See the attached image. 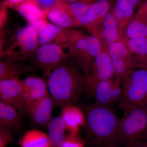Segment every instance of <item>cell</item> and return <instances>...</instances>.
<instances>
[{
	"mask_svg": "<svg viewBox=\"0 0 147 147\" xmlns=\"http://www.w3.org/2000/svg\"><path fill=\"white\" fill-rule=\"evenodd\" d=\"M134 7L135 9L139 8L143 5V0H125Z\"/></svg>",
	"mask_w": 147,
	"mask_h": 147,
	"instance_id": "cell-35",
	"label": "cell"
},
{
	"mask_svg": "<svg viewBox=\"0 0 147 147\" xmlns=\"http://www.w3.org/2000/svg\"><path fill=\"white\" fill-rule=\"evenodd\" d=\"M14 9L28 23L47 18V13L40 8L34 0H25Z\"/></svg>",
	"mask_w": 147,
	"mask_h": 147,
	"instance_id": "cell-26",
	"label": "cell"
},
{
	"mask_svg": "<svg viewBox=\"0 0 147 147\" xmlns=\"http://www.w3.org/2000/svg\"><path fill=\"white\" fill-rule=\"evenodd\" d=\"M63 1L67 2H73L77 1L78 0H63Z\"/></svg>",
	"mask_w": 147,
	"mask_h": 147,
	"instance_id": "cell-39",
	"label": "cell"
},
{
	"mask_svg": "<svg viewBox=\"0 0 147 147\" xmlns=\"http://www.w3.org/2000/svg\"><path fill=\"white\" fill-rule=\"evenodd\" d=\"M39 46L38 34L28 25L11 35L1 58L26 62L32 59Z\"/></svg>",
	"mask_w": 147,
	"mask_h": 147,
	"instance_id": "cell-4",
	"label": "cell"
},
{
	"mask_svg": "<svg viewBox=\"0 0 147 147\" xmlns=\"http://www.w3.org/2000/svg\"><path fill=\"white\" fill-rule=\"evenodd\" d=\"M24 114L10 105L0 101V125L9 127L13 132L21 131L24 125Z\"/></svg>",
	"mask_w": 147,
	"mask_h": 147,
	"instance_id": "cell-19",
	"label": "cell"
},
{
	"mask_svg": "<svg viewBox=\"0 0 147 147\" xmlns=\"http://www.w3.org/2000/svg\"><path fill=\"white\" fill-rule=\"evenodd\" d=\"M108 50L115 69V77H118L121 83L127 74L139 69L128 47L121 40L110 44Z\"/></svg>",
	"mask_w": 147,
	"mask_h": 147,
	"instance_id": "cell-8",
	"label": "cell"
},
{
	"mask_svg": "<svg viewBox=\"0 0 147 147\" xmlns=\"http://www.w3.org/2000/svg\"><path fill=\"white\" fill-rule=\"evenodd\" d=\"M146 1H147V0H146Z\"/></svg>",
	"mask_w": 147,
	"mask_h": 147,
	"instance_id": "cell-41",
	"label": "cell"
},
{
	"mask_svg": "<svg viewBox=\"0 0 147 147\" xmlns=\"http://www.w3.org/2000/svg\"><path fill=\"white\" fill-rule=\"evenodd\" d=\"M118 134L119 146L128 147L147 140V107L137 106L123 111Z\"/></svg>",
	"mask_w": 147,
	"mask_h": 147,
	"instance_id": "cell-3",
	"label": "cell"
},
{
	"mask_svg": "<svg viewBox=\"0 0 147 147\" xmlns=\"http://www.w3.org/2000/svg\"><path fill=\"white\" fill-rule=\"evenodd\" d=\"M0 99L22 114H27L26 104L19 79L0 80Z\"/></svg>",
	"mask_w": 147,
	"mask_h": 147,
	"instance_id": "cell-11",
	"label": "cell"
},
{
	"mask_svg": "<svg viewBox=\"0 0 147 147\" xmlns=\"http://www.w3.org/2000/svg\"><path fill=\"white\" fill-rule=\"evenodd\" d=\"M75 30L63 28L48 22L38 35L40 46L48 43L59 45L68 44Z\"/></svg>",
	"mask_w": 147,
	"mask_h": 147,
	"instance_id": "cell-15",
	"label": "cell"
},
{
	"mask_svg": "<svg viewBox=\"0 0 147 147\" xmlns=\"http://www.w3.org/2000/svg\"><path fill=\"white\" fill-rule=\"evenodd\" d=\"M95 1L96 0H82V1L91 4Z\"/></svg>",
	"mask_w": 147,
	"mask_h": 147,
	"instance_id": "cell-37",
	"label": "cell"
},
{
	"mask_svg": "<svg viewBox=\"0 0 147 147\" xmlns=\"http://www.w3.org/2000/svg\"><path fill=\"white\" fill-rule=\"evenodd\" d=\"M137 61L139 69H147V37L121 39Z\"/></svg>",
	"mask_w": 147,
	"mask_h": 147,
	"instance_id": "cell-22",
	"label": "cell"
},
{
	"mask_svg": "<svg viewBox=\"0 0 147 147\" xmlns=\"http://www.w3.org/2000/svg\"><path fill=\"white\" fill-rule=\"evenodd\" d=\"M86 35L81 31L75 30L72 38L68 43L70 59L77 63L86 78L95 59L88 47Z\"/></svg>",
	"mask_w": 147,
	"mask_h": 147,
	"instance_id": "cell-9",
	"label": "cell"
},
{
	"mask_svg": "<svg viewBox=\"0 0 147 147\" xmlns=\"http://www.w3.org/2000/svg\"><path fill=\"white\" fill-rule=\"evenodd\" d=\"M46 82L55 106L62 108L78 102L84 91L86 79L77 63L68 59L51 71Z\"/></svg>",
	"mask_w": 147,
	"mask_h": 147,
	"instance_id": "cell-1",
	"label": "cell"
},
{
	"mask_svg": "<svg viewBox=\"0 0 147 147\" xmlns=\"http://www.w3.org/2000/svg\"><path fill=\"white\" fill-rule=\"evenodd\" d=\"M129 147H147V140L136 142Z\"/></svg>",
	"mask_w": 147,
	"mask_h": 147,
	"instance_id": "cell-36",
	"label": "cell"
},
{
	"mask_svg": "<svg viewBox=\"0 0 147 147\" xmlns=\"http://www.w3.org/2000/svg\"><path fill=\"white\" fill-rule=\"evenodd\" d=\"M25 0H4L3 1L7 5L8 7L15 9L17 6L24 1Z\"/></svg>",
	"mask_w": 147,
	"mask_h": 147,
	"instance_id": "cell-34",
	"label": "cell"
},
{
	"mask_svg": "<svg viewBox=\"0 0 147 147\" xmlns=\"http://www.w3.org/2000/svg\"><path fill=\"white\" fill-rule=\"evenodd\" d=\"M135 10L134 7L125 0L116 1L112 11L117 21L121 39L134 17Z\"/></svg>",
	"mask_w": 147,
	"mask_h": 147,
	"instance_id": "cell-20",
	"label": "cell"
},
{
	"mask_svg": "<svg viewBox=\"0 0 147 147\" xmlns=\"http://www.w3.org/2000/svg\"><path fill=\"white\" fill-rule=\"evenodd\" d=\"M21 84L27 108L50 94L47 82L39 76H28Z\"/></svg>",
	"mask_w": 147,
	"mask_h": 147,
	"instance_id": "cell-12",
	"label": "cell"
},
{
	"mask_svg": "<svg viewBox=\"0 0 147 147\" xmlns=\"http://www.w3.org/2000/svg\"><path fill=\"white\" fill-rule=\"evenodd\" d=\"M60 115L68 132L80 133L81 128L85 127L86 123L85 113L75 104L62 107Z\"/></svg>",
	"mask_w": 147,
	"mask_h": 147,
	"instance_id": "cell-16",
	"label": "cell"
},
{
	"mask_svg": "<svg viewBox=\"0 0 147 147\" xmlns=\"http://www.w3.org/2000/svg\"><path fill=\"white\" fill-rule=\"evenodd\" d=\"M54 101L50 95L27 108V114L32 123L39 126H47L53 115Z\"/></svg>",
	"mask_w": 147,
	"mask_h": 147,
	"instance_id": "cell-14",
	"label": "cell"
},
{
	"mask_svg": "<svg viewBox=\"0 0 147 147\" xmlns=\"http://www.w3.org/2000/svg\"><path fill=\"white\" fill-rule=\"evenodd\" d=\"M123 97L118 106L122 111L147 103V69H137L125 77L121 83Z\"/></svg>",
	"mask_w": 147,
	"mask_h": 147,
	"instance_id": "cell-5",
	"label": "cell"
},
{
	"mask_svg": "<svg viewBox=\"0 0 147 147\" xmlns=\"http://www.w3.org/2000/svg\"><path fill=\"white\" fill-rule=\"evenodd\" d=\"M8 6L4 1L1 3L0 10V28L3 29L7 20V8Z\"/></svg>",
	"mask_w": 147,
	"mask_h": 147,
	"instance_id": "cell-31",
	"label": "cell"
},
{
	"mask_svg": "<svg viewBox=\"0 0 147 147\" xmlns=\"http://www.w3.org/2000/svg\"><path fill=\"white\" fill-rule=\"evenodd\" d=\"M34 67L22 61L2 59L0 62V80L18 79L24 73L33 71Z\"/></svg>",
	"mask_w": 147,
	"mask_h": 147,
	"instance_id": "cell-17",
	"label": "cell"
},
{
	"mask_svg": "<svg viewBox=\"0 0 147 147\" xmlns=\"http://www.w3.org/2000/svg\"><path fill=\"white\" fill-rule=\"evenodd\" d=\"M135 13L147 20V1L143 4Z\"/></svg>",
	"mask_w": 147,
	"mask_h": 147,
	"instance_id": "cell-33",
	"label": "cell"
},
{
	"mask_svg": "<svg viewBox=\"0 0 147 147\" xmlns=\"http://www.w3.org/2000/svg\"><path fill=\"white\" fill-rule=\"evenodd\" d=\"M90 33L98 38L102 46L106 47L113 42L121 40L118 24L112 10L107 14L102 23Z\"/></svg>",
	"mask_w": 147,
	"mask_h": 147,
	"instance_id": "cell-13",
	"label": "cell"
},
{
	"mask_svg": "<svg viewBox=\"0 0 147 147\" xmlns=\"http://www.w3.org/2000/svg\"><path fill=\"white\" fill-rule=\"evenodd\" d=\"M47 18L53 24L66 28H76L72 18L58 0L57 5L47 11Z\"/></svg>",
	"mask_w": 147,
	"mask_h": 147,
	"instance_id": "cell-24",
	"label": "cell"
},
{
	"mask_svg": "<svg viewBox=\"0 0 147 147\" xmlns=\"http://www.w3.org/2000/svg\"><path fill=\"white\" fill-rule=\"evenodd\" d=\"M86 140L83 139L80 133L66 134L63 143L60 147H85Z\"/></svg>",
	"mask_w": 147,
	"mask_h": 147,
	"instance_id": "cell-28",
	"label": "cell"
},
{
	"mask_svg": "<svg viewBox=\"0 0 147 147\" xmlns=\"http://www.w3.org/2000/svg\"><path fill=\"white\" fill-rule=\"evenodd\" d=\"M147 37V20L135 13L121 39Z\"/></svg>",
	"mask_w": 147,
	"mask_h": 147,
	"instance_id": "cell-27",
	"label": "cell"
},
{
	"mask_svg": "<svg viewBox=\"0 0 147 147\" xmlns=\"http://www.w3.org/2000/svg\"><path fill=\"white\" fill-rule=\"evenodd\" d=\"M47 23L48 22L47 18H45L32 23H28V25L34 29L36 32L39 35L40 33L42 30V29L44 28Z\"/></svg>",
	"mask_w": 147,
	"mask_h": 147,
	"instance_id": "cell-32",
	"label": "cell"
},
{
	"mask_svg": "<svg viewBox=\"0 0 147 147\" xmlns=\"http://www.w3.org/2000/svg\"><path fill=\"white\" fill-rule=\"evenodd\" d=\"M61 3L71 16L76 28L87 29V14L90 5L81 1L67 2L60 0Z\"/></svg>",
	"mask_w": 147,
	"mask_h": 147,
	"instance_id": "cell-21",
	"label": "cell"
},
{
	"mask_svg": "<svg viewBox=\"0 0 147 147\" xmlns=\"http://www.w3.org/2000/svg\"><path fill=\"white\" fill-rule=\"evenodd\" d=\"M85 134L89 147L119 146L118 134L120 119L113 107L91 103L85 108Z\"/></svg>",
	"mask_w": 147,
	"mask_h": 147,
	"instance_id": "cell-2",
	"label": "cell"
},
{
	"mask_svg": "<svg viewBox=\"0 0 147 147\" xmlns=\"http://www.w3.org/2000/svg\"><path fill=\"white\" fill-rule=\"evenodd\" d=\"M13 131L11 129L0 125V147H7L14 141Z\"/></svg>",
	"mask_w": 147,
	"mask_h": 147,
	"instance_id": "cell-29",
	"label": "cell"
},
{
	"mask_svg": "<svg viewBox=\"0 0 147 147\" xmlns=\"http://www.w3.org/2000/svg\"><path fill=\"white\" fill-rule=\"evenodd\" d=\"M51 147H60L65 137V125L60 115L53 118L46 126Z\"/></svg>",
	"mask_w": 147,
	"mask_h": 147,
	"instance_id": "cell-23",
	"label": "cell"
},
{
	"mask_svg": "<svg viewBox=\"0 0 147 147\" xmlns=\"http://www.w3.org/2000/svg\"><path fill=\"white\" fill-rule=\"evenodd\" d=\"M32 59L47 79L51 71L63 61L70 59L68 44L59 45L48 43L40 45Z\"/></svg>",
	"mask_w": 147,
	"mask_h": 147,
	"instance_id": "cell-6",
	"label": "cell"
},
{
	"mask_svg": "<svg viewBox=\"0 0 147 147\" xmlns=\"http://www.w3.org/2000/svg\"><path fill=\"white\" fill-rule=\"evenodd\" d=\"M111 10L109 0H96L91 4L87 14V29L89 32L101 24Z\"/></svg>",
	"mask_w": 147,
	"mask_h": 147,
	"instance_id": "cell-18",
	"label": "cell"
},
{
	"mask_svg": "<svg viewBox=\"0 0 147 147\" xmlns=\"http://www.w3.org/2000/svg\"><path fill=\"white\" fill-rule=\"evenodd\" d=\"M105 147H123L121 146H117V145H109V146H106Z\"/></svg>",
	"mask_w": 147,
	"mask_h": 147,
	"instance_id": "cell-38",
	"label": "cell"
},
{
	"mask_svg": "<svg viewBox=\"0 0 147 147\" xmlns=\"http://www.w3.org/2000/svg\"><path fill=\"white\" fill-rule=\"evenodd\" d=\"M115 77V69L109 53L108 47L103 46L91 65L86 77L84 91L91 96L98 84Z\"/></svg>",
	"mask_w": 147,
	"mask_h": 147,
	"instance_id": "cell-7",
	"label": "cell"
},
{
	"mask_svg": "<svg viewBox=\"0 0 147 147\" xmlns=\"http://www.w3.org/2000/svg\"><path fill=\"white\" fill-rule=\"evenodd\" d=\"M38 7L47 13L50 9L57 5L58 0H34Z\"/></svg>",
	"mask_w": 147,
	"mask_h": 147,
	"instance_id": "cell-30",
	"label": "cell"
},
{
	"mask_svg": "<svg viewBox=\"0 0 147 147\" xmlns=\"http://www.w3.org/2000/svg\"><path fill=\"white\" fill-rule=\"evenodd\" d=\"M18 144L20 147H51L48 134L37 129L26 131Z\"/></svg>",
	"mask_w": 147,
	"mask_h": 147,
	"instance_id": "cell-25",
	"label": "cell"
},
{
	"mask_svg": "<svg viewBox=\"0 0 147 147\" xmlns=\"http://www.w3.org/2000/svg\"><path fill=\"white\" fill-rule=\"evenodd\" d=\"M145 106H146L147 107V103H146V105H145Z\"/></svg>",
	"mask_w": 147,
	"mask_h": 147,
	"instance_id": "cell-40",
	"label": "cell"
},
{
	"mask_svg": "<svg viewBox=\"0 0 147 147\" xmlns=\"http://www.w3.org/2000/svg\"><path fill=\"white\" fill-rule=\"evenodd\" d=\"M91 96L95 103L113 107L119 105L123 97V89L118 77L105 80L97 84L92 93Z\"/></svg>",
	"mask_w": 147,
	"mask_h": 147,
	"instance_id": "cell-10",
	"label": "cell"
}]
</instances>
